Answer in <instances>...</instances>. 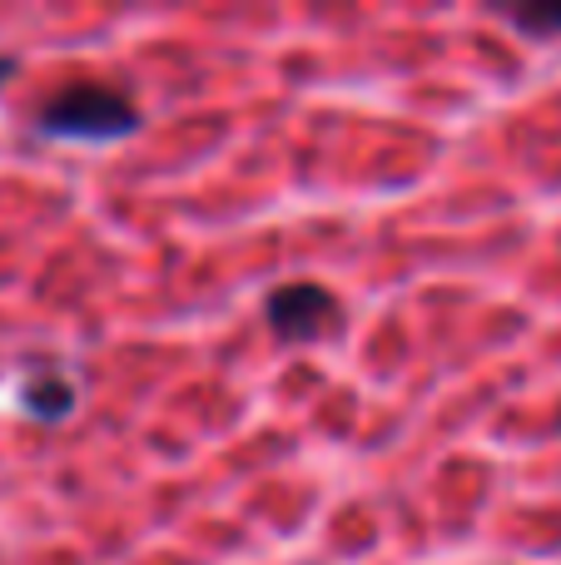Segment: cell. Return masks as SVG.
<instances>
[{"instance_id": "1", "label": "cell", "mask_w": 561, "mask_h": 565, "mask_svg": "<svg viewBox=\"0 0 561 565\" xmlns=\"http://www.w3.org/2000/svg\"><path fill=\"white\" fill-rule=\"evenodd\" d=\"M45 135L55 139H85V145H109L139 129V109L135 99H125L119 89L105 85H65L60 95H50L40 105L35 119Z\"/></svg>"}, {"instance_id": "2", "label": "cell", "mask_w": 561, "mask_h": 565, "mask_svg": "<svg viewBox=\"0 0 561 565\" xmlns=\"http://www.w3.org/2000/svg\"><path fill=\"white\" fill-rule=\"evenodd\" d=\"M264 312H268V328L284 342H318L343 318L338 298L328 288H318V282H284V288L268 292Z\"/></svg>"}, {"instance_id": "3", "label": "cell", "mask_w": 561, "mask_h": 565, "mask_svg": "<svg viewBox=\"0 0 561 565\" xmlns=\"http://www.w3.org/2000/svg\"><path fill=\"white\" fill-rule=\"evenodd\" d=\"M25 407L35 412V417H65V412L75 407V387L60 377H35L25 387Z\"/></svg>"}, {"instance_id": "4", "label": "cell", "mask_w": 561, "mask_h": 565, "mask_svg": "<svg viewBox=\"0 0 561 565\" xmlns=\"http://www.w3.org/2000/svg\"><path fill=\"white\" fill-rule=\"evenodd\" d=\"M507 20H512L522 35H532V40L561 35V6H517V10H507Z\"/></svg>"}, {"instance_id": "5", "label": "cell", "mask_w": 561, "mask_h": 565, "mask_svg": "<svg viewBox=\"0 0 561 565\" xmlns=\"http://www.w3.org/2000/svg\"><path fill=\"white\" fill-rule=\"evenodd\" d=\"M6 75H15V60H6V55H0V79H6Z\"/></svg>"}]
</instances>
